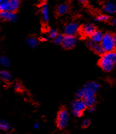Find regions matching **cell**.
Returning <instances> with one entry per match:
<instances>
[{
    "instance_id": "2",
    "label": "cell",
    "mask_w": 116,
    "mask_h": 134,
    "mask_svg": "<svg viewBox=\"0 0 116 134\" xmlns=\"http://www.w3.org/2000/svg\"><path fill=\"white\" fill-rule=\"evenodd\" d=\"M100 44L101 47H103L105 52L114 51V49L115 48L113 35L111 33H106L105 35H103V39L100 42Z\"/></svg>"
},
{
    "instance_id": "19",
    "label": "cell",
    "mask_w": 116,
    "mask_h": 134,
    "mask_svg": "<svg viewBox=\"0 0 116 134\" xmlns=\"http://www.w3.org/2000/svg\"><path fill=\"white\" fill-rule=\"evenodd\" d=\"M10 129V126L7 121L0 120V130L2 131H8Z\"/></svg>"
},
{
    "instance_id": "30",
    "label": "cell",
    "mask_w": 116,
    "mask_h": 134,
    "mask_svg": "<svg viewBox=\"0 0 116 134\" xmlns=\"http://www.w3.org/2000/svg\"><path fill=\"white\" fill-rule=\"evenodd\" d=\"M78 1L81 3H86L87 2V0H78Z\"/></svg>"
},
{
    "instance_id": "25",
    "label": "cell",
    "mask_w": 116,
    "mask_h": 134,
    "mask_svg": "<svg viewBox=\"0 0 116 134\" xmlns=\"http://www.w3.org/2000/svg\"><path fill=\"white\" fill-rule=\"evenodd\" d=\"M15 88H16V90L19 91V90H22V85H20V84H19V83H16V85H15Z\"/></svg>"
},
{
    "instance_id": "12",
    "label": "cell",
    "mask_w": 116,
    "mask_h": 134,
    "mask_svg": "<svg viewBox=\"0 0 116 134\" xmlns=\"http://www.w3.org/2000/svg\"><path fill=\"white\" fill-rule=\"evenodd\" d=\"M103 10L108 14H114L116 12V4L112 2H108L103 7Z\"/></svg>"
},
{
    "instance_id": "11",
    "label": "cell",
    "mask_w": 116,
    "mask_h": 134,
    "mask_svg": "<svg viewBox=\"0 0 116 134\" xmlns=\"http://www.w3.org/2000/svg\"><path fill=\"white\" fill-rule=\"evenodd\" d=\"M0 17L2 19L7 20V21H9V22H14V21H16V14H14V12L8 11L1 12Z\"/></svg>"
},
{
    "instance_id": "18",
    "label": "cell",
    "mask_w": 116,
    "mask_h": 134,
    "mask_svg": "<svg viewBox=\"0 0 116 134\" xmlns=\"http://www.w3.org/2000/svg\"><path fill=\"white\" fill-rule=\"evenodd\" d=\"M10 63H11V61L8 58L4 57V56H2L0 58V64L4 66V67H8L10 65Z\"/></svg>"
},
{
    "instance_id": "14",
    "label": "cell",
    "mask_w": 116,
    "mask_h": 134,
    "mask_svg": "<svg viewBox=\"0 0 116 134\" xmlns=\"http://www.w3.org/2000/svg\"><path fill=\"white\" fill-rule=\"evenodd\" d=\"M68 11V7L66 4H61L57 8V13H58V14H59V15H62V14H66Z\"/></svg>"
},
{
    "instance_id": "24",
    "label": "cell",
    "mask_w": 116,
    "mask_h": 134,
    "mask_svg": "<svg viewBox=\"0 0 116 134\" xmlns=\"http://www.w3.org/2000/svg\"><path fill=\"white\" fill-rule=\"evenodd\" d=\"M90 124H91V120H90L89 118H86V119H85V120L83 121V123H82V126H83V128H87L88 126H90Z\"/></svg>"
},
{
    "instance_id": "9",
    "label": "cell",
    "mask_w": 116,
    "mask_h": 134,
    "mask_svg": "<svg viewBox=\"0 0 116 134\" xmlns=\"http://www.w3.org/2000/svg\"><path fill=\"white\" fill-rule=\"evenodd\" d=\"M95 31V27L93 24H86L81 28V32L85 36H91Z\"/></svg>"
},
{
    "instance_id": "31",
    "label": "cell",
    "mask_w": 116,
    "mask_h": 134,
    "mask_svg": "<svg viewBox=\"0 0 116 134\" xmlns=\"http://www.w3.org/2000/svg\"><path fill=\"white\" fill-rule=\"evenodd\" d=\"M3 1H4V0H0V4H1V3H2Z\"/></svg>"
},
{
    "instance_id": "28",
    "label": "cell",
    "mask_w": 116,
    "mask_h": 134,
    "mask_svg": "<svg viewBox=\"0 0 116 134\" xmlns=\"http://www.w3.org/2000/svg\"><path fill=\"white\" fill-rule=\"evenodd\" d=\"M38 128H39V124H38V123H36L35 125H34V129H38Z\"/></svg>"
},
{
    "instance_id": "26",
    "label": "cell",
    "mask_w": 116,
    "mask_h": 134,
    "mask_svg": "<svg viewBox=\"0 0 116 134\" xmlns=\"http://www.w3.org/2000/svg\"><path fill=\"white\" fill-rule=\"evenodd\" d=\"M89 112L91 113H93V112H94L95 110V107L93 105V106H91V107H89Z\"/></svg>"
},
{
    "instance_id": "15",
    "label": "cell",
    "mask_w": 116,
    "mask_h": 134,
    "mask_svg": "<svg viewBox=\"0 0 116 134\" xmlns=\"http://www.w3.org/2000/svg\"><path fill=\"white\" fill-rule=\"evenodd\" d=\"M0 77L3 80L5 81H8L11 79V75L9 73V72L7 70H2L0 72Z\"/></svg>"
},
{
    "instance_id": "8",
    "label": "cell",
    "mask_w": 116,
    "mask_h": 134,
    "mask_svg": "<svg viewBox=\"0 0 116 134\" xmlns=\"http://www.w3.org/2000/svg\"><path fill=\"white\" fill-rule=\"evenodd\" d=\"M80 30V26L77 22H71L66 26L64 32L66 35L75 36Z\"/></svg>"
},
{
    "instance_id": "21",
    "label": "cell",
    "mask_w": 116,
    "mask_h": 134,
    "mask_svg": "<svg viewBox=\"0 0 116 134\" xmlns=\"http://www.w3.org/2000/svg\"><path fill=\"white\" fill-rule=\"evenodd\" d=\"M108 19H109V16L105 14L99 15L96 17V20L98 22H107L108 21Z\"/></svg>"
},
{
    "instance_id": "13",
    "label": "cell",
    "mask_w": 116,
    "mask_h": 134,
    "mask_svg": "<svg viewBox=\"0 0 116 134\" xmlns=\"http://www.w3.org/2000/svg\"><path fill=\"white\" fill-rule=\"evenodd\" d=\"M103 35L100 31L95 30L94 32L90 36L91 37V41L93 43H100L102 39H103Z\"/></svg>"
},
{
    "instance_id": "23",
    "label": "cell",
    "mask_w": 116,
    "mask_h": 134,
    "mask_svg": "<svg viewBox=\"0 0 116 134\" xmlns=\"http://www.w3.org/2000/svg\"><path fill=\"white\" fill-rule=\"evenodd\" d=\"M84 96V89L83 88H81L80 90H78V92L76 93V97L78 99H83Z\"/></svg>"
},
{
    "instance_id": "3",
    "label": "cell",
    "mask_w": 116,
    "mask_h": 134,
    "mask_svg": "<svg viewBox=\"0 0 116 134\" xmlns=\"http://www.w3.org/2000/svg\"><path fill=\"white\" fill-rule=\"evenodd\" d=\"M19 5L20 0H4L0 4V11L14 12L18 9Z\"/></svg>"
},
{
    "instance_id": "1",
    "label": "cell",
    "mask_w": 116,
    "mask_h": 134,
    "mask_svg": "<svg viewBox=\"0 0 116 134\" xmlns=\"http://www.w3.org/2000/svg\"><path fill=\"white\" fill-rule=\"evenodd\" d=\"M116 64V52H105L103 54L99 61L100 68L105 71H111Z\"/></svg>"
},
{
    "instance_id": "16",
    "label": "cell",
    "mask_w": 116,
    "mask_h": 134,
    "mask_svg": "<svg viewBox=\"0 0 116 134\" xmlns=\"http://www.w3.org/2000/svg\"><path fill=\"white\" fill-rule=\"evenodd\" d=\"M27 43L31 48H35L38 45V40L35 37H30L27 40Z\"/></svg>"
},
{
    "instance_id": "6",
    "label": "cell",
    "mask_w": 116,
    "mask_h": 134,
    "mask_svg": "<svg viewBox=\"0 0 116 134\" xmlns=\"http://www.w3.org/2000/svg\"><path fill=\"white\" fill-rule=\"evenodd\" d=\"M69 115L66 109H61L58 113L57 116V126L62 129L66 127L68 122Z\"/></svg>"
},
{
    "instance_id": "4",
    "label": "cell",
    "mask_w": 116,
    "mask_h": 134,
    "mask_svg": "<svg viewBox=\"0 0 116 134\" xmlns=\"http://www.w3.org/2000/svg\"><path fill=\"white\" fill-rule=\"evenodd\" d=\"M86 104L83 99H77L72 104V113L76 117H80L86 108Z\"/></svg>"
},
{
    "instance_id": "7",
    "label": "cell",
    "mask_w": 116,
    "mask_h": 134,
    "mask_svg": "<svg viewBox=\"0 0 116 134\" xmlns=\"http://www.w3.org/2000/svg\"><path fill=\"white\" fill-rule=\"evenodd\" d=\"M77 43V38L75 36L66 35L63 37V40L61 44L65 49H72Z\"/></svg>"
},
{
    "instance_id": "17",
    "label": "cell",
    "mask_w": 116,
    "mask_h": 134,
    "mask_svg": "<svg viewBox=\"0 0 116 134\" xmlns=\"http://www.w3.org/2000/svg\"><path fill=\"white\" fill-rule=\"evenodd\" d=\"M42 14H43V19L45 21H48L49 20V9H48V6L46 4H44L42 7Z\"/></svg>"
},
{
    "instance_id": "20",
    "label": "cell",
    "mask_w": 116,
    "mask_h": 134,
    "mask_svg": "<svg viewBox=\"0 0 116 134\" xmlns=\"http://www.w3.org/2000/svg\"><path fill=\"white\" fill-rule=\"evenodd\" d=\"M63 37L62 35H57L56 37L54 39V43H56V44H61L63 42Z\"/></svg>"
},
{
    "instance_id": "5",
    "label": "cell",
    "mask_w": 116,
    "mask_h": 134,
    "mask_svg": "<svg viewBox=\"0 0 116 134\" xmlns=\"http://www.w3.org/2000/svg\"><path fill=\"white\" fill-rule=\"evenodd\" d=\"M100 88V85L98 83L95 82H89L85 85L83 87L84 96L83 99L92 96H95V93H97Z\"/></svg>"
},
{
    "instance_id": "22",
    "label": "cell",
    "mask_w": 116,
    "mask_h": 134,
    "mask_svg": "<svg viewBox=\"0 0 116 134\" xmlns=\"http://www.w3.org/2000/svg\"><path fill=\"white\" fill-rule=\"evenodd\" d=\"M58 35V32H57V31L56 30H54V29H52V30H49V38L51 39H54L56 35Z\"/></svg>"
},
{
    "instance_id": "10",
    "label": "cell",
    "mask_w": 116,
    "mask_h": 134,
    "mask_svg": "<svg viewBox=\"0 0 116 134\" xmlns=\"http://www.w3.org/2000/svg\"><path fill=\"white\" fill-rule=\"evenodd\" d=\"M87 45L94 52H95L96 54H98V55H103L104 54V50H103V47H101L100 44L99 43H93L91 41L88 42H87Z\"/></svg>"
},
{
    "instance_id": "27",
    "label": "cell",
    "mask_w": 116,
    "mask_h": 134,
    "mask_svg": "<svg viewBox=\"0 0 116 134\" xmlns=\"http://www.w3.org/2000/svg\"><path fill=\"white\" fill-rule=\"evenodd\" d=\"M112 24L114 25V26H116V18L113 19L112 20Z\"/></svg>"
},
{
    "instance_id": "29",
    "label": "cell",
    "mask_w": 116,
    "mask_h": 134,
    "mask_svg": "<svg viewBox=\"0 0 116 134\" xmlns=\"http://www.w3.org/2000/svg\"><path fill=\"white\" fill-rule=\"evenodd\" d=\"M113 38H114V42H115V46L116 47V34H115L113 35Z\"/></svg>"
}]
</instances>
